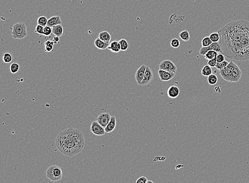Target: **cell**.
<instances>
[{
  "label": "cell",
  "mask_w": 249,
  "mask_h": 183,
  "mask_svg": "<svg viewBox=\"0 0 249 183\" xmlns=\"http://www.w3.org/2000/svg\"><path fill=\"white\" fill-rule=\"evenodd\" d=\"M153 71L151 68L149 67L148 66H147L143 81L140 85L141 86L147 85L153 80Z\"/></svg>",
  "instance_id": "obj_10"
},
{
  "label": "cell",
  "mask_w": 249,
  "mask_h": 183,
  "mask_svg": "<svg viewBox=\"0 0 249 183\" xmlns=\"http://www.w3.org/2000/svg\"><path fill=\"white\" fill-rule=\"evenodd\" d=\"M53 41L54 42V44H59L60 37H57V36H56V37H54L53 39Z\"/></svg>",
  "instance_id": "obj_38"
},
{
  "label": "cell",
  "mask_w": 249,
  "mask_h": 183,
  "mask_svg": "<svg viewBox=\"0 0 249 183\" xmlns=\"http://www.w3.org/2000/svg\"><path fill=\"white\" fill-rule=\"evenodd\" d=\"M111 116L109 114L107 113H102L98 115L96 121L105 128L111 120Z\"/></svg>",
  "instance_id": "obj_9"
},
{
  "label": "cell",
  "mask_w": 249,
  "mask_h": 183,
  "mask_svg": "<svg viewBox=\"0 0 249 183\" xmlns=\"http://www.w3.org/2000/svg\"><path fill=\"white\" fill-rule=\"evenodd\" d=\"M95 46L97 49L100 50H105L108 48L109 44L104 42L99 38H97L94 41Z\"/></svg>",
  "instance_id": "obj_18"
},
{
  "label": "cell",
  "mask_w": 249,
  "mask_h": 183,
  "mask_svg": "<svg viewBox=\"0 0 249 183\" xmlns=\"http://www.w3.org/2000/svg\"><path fill=\"white\" fill-rule=\"evenodd\" d=\"M209 50H214L218 53H222L221 47L219 42H213L212 44L208 47H201L199 50V53L201 55L204 56Z\"/></svg>",
  "instance_id": "obj_8"
},
{
  "label": "cell",
  "mask_w": 249,
  "mask_h": 183,
  "mask_svg": "<svg viewBox=\"0 0 249 183\" xmlns=\"http://www.w3.org/2000/svg\"><path fill=\"white\" fill-rule=\"evenodd\" d=\"M147 178L146 177L141 176L138 179H137L136 183H147Z\"/></svg>",
  "instance_id": "obj_37"
},
{
  "label": "cell",
  "mask_w": 249,
  "mask_h": 183,
  "mask_svg": "<svg viewBox=\"0 0 249 183\" xmlns=\"http://www.w3.org/2000/svg\"><path fill=\"white\" fill-rule=\"evenodd\" d=\"M44 27H42V26H41V25L37 24V26H36V27L35 32H36V33H38V34H40V35H42V33H43V30H44Z\"/></svg>",
  "instance_id": "obj_34"
},
{
  "label": "cell",
  "mask_w": 249,
  "mask_h": 183,
  "mask_svg": "<svg viewBox=\"0 0 249 183\" xmlns=\"http://www.w3.org/2000/svg\"><path fill=\"white\" fill-rule=\"evenodd\" d=\"M10 71L12 74H16L18 72L20 69V66L16 62H13L10 65Z\"/></svg>",
  "instance_id": "obj_29"
},
{
  "label": "cell",
  "mask_w": 249,
  "mask_h": 183,
  "mask_svg": "<svg viewBox=\"0 0 249 183\" xmlns=\"http://www.w3.org/2000/svg\"><path fill=\"white\" fill-rule=\"evenodd\" d=\"M2 58H3V62L4 63H6V64L10 63V62H12V61L13 60L12 56L11 55V53H4L3 56Z\"/></svg>",
  "instance_id": "obj_28"
},
{
  "label": "cell",
  "mask_w": 249,
  "mask_h": 183,
  "mask_svg": "<svg viewBox=\"0 0 249 183\" xmlns=\"http://www.w3.org/2000/svg\"><path fill=\"white\" fill-rule=\"evenodd\" d=\"M209 38L212 42H218L220 40V36L218 32H213L209 36Z\"/></svg>",
  "instance_id": "obj_30"
},
{
  "label": "cell",
  "mask_w": 249,
  "mask_h": 183,
  "mask_svg": "<svg viewBox=\"0 0 249 183\" xmlns=\"http://www.w3.org/2000/svg\"><path fill=\"white\" fill-rule=\"evenodd\" d=\"M91 130L92 134L96 136H103L106 134L105 128L96 121L92 122L91 125Z\"/></svg>",
  "instance_id": "obj_7"
},
{
  "label": "cell",
  "mask_w": 249,
  "mask_h": 183,
  "mask_svg": "<svg viewBox=\"0 0 249 183\" xmlns=\"http://www.w3.org/2000/svg\"><path fill=\"white\" fill-rule=\"evenodd\" d=\"M12 35L15 39H22L27 36V29L26 24L24 22L16 23L12 28Z\"/></svg>",
  "instance_id": "obj_4"
},
{
  "label": "cell",
  "mask_w": 249,
  "mask_h": 183,
  "mask_svg": "<svg viewBox=\"0 0 249 183\" xmlns=\"http://www.w3.org/2000/svg\"><path fill=\"white\" fill-rule=\"evenodd\" d=\"M98 38L101 40L103 41L104 42L109 44L111 39V36L108 31H102L99 34Z\"/></svg>",
  "instance_id": "obj_19"
},
{
  "label": "cell",
  "mask_w": 249,
  "mask_h": 183,
  "mask_svg": "<svg viewBox=\"0 0 249 183\" xmlns=\"http://www.w3.org/2000/svg\"><path fill=\"white\" fill-rule=\"evenodd\" d=\"M159 70H166L171 73L176 74L177 71V67L172 61L164 60L162 61L159 65Z\"/></svg>",
  "instance_id": "obj_6"
},
{
  "label": "cell",
  "mask_w": 249,
  "mask_h": 183,
  "mask_svg": "<svg viewBox=\"0 0 249 183\" xmlns=\"http://www.w3.org/2000/svg\"><path fill=\"white\" fill-rule=\"evenodd\" d=\"M229 64V62L226 61H224L223 62H217L215 67L218 70H222V69L225 68Z\"/></svg>",
  "instance_id": "obj_31"
},
{
  "label": "cell",
  "mask_w": 249,
  "mask_h": 183,
  "mask_svg": "<svg viewBox=\"0 0 249 183\" xmlns=\"http://www.w3.org/2000/svg\"><path fill=\"white\" fill-rule=\"evenodd\" d=\"M54 45L55 44L53 40H46L45 42V51L49 53L53 51Z\"/></svg>",
  "instance_id": "obj_21"
},
{
  "label": "cell",
  "mask_w": 249,
  "mask_h": 183,
  "mask_svg": "<svg viewBox=\"0 0 249 183\" xmlns=\"http://www.w3.org/2000/svg\"><path fill=\"white\" fill-rule=\"evenodd\" d=\"M218 54V53L216 51H214V50H209L203 56L206 59H207L209 61V60L216 58Z\"/></svg>",
  "instance_id": "obj_22"
},
{
  "label": "cell",
  "mask_w": 249,
  "mask_h": 183,
  "mask_svg": "<svg viewBox=\"0 0 249 183\" xmlns=\"http://www.w3.org/2000/svg\"><path fill=\"white\" fill-rule=\"evenodd\" d=\"M179 37L184 41H188L190 39V34L188 30H184L179 33Z\"/></svg>",
  "instance_id": "obj_23"
},
{
  "label": "cell",
  "mask_w": 249,
  "mask_h": 183,
  "mask_svg": "<svg viewBox=\"0 0 249 183\" xmlns=\"http://www.w3.org/2000/svg\"><path fill=\"white\" fill-rule=\"evenodd\" d=\"M201 74L203 75V76H209V75H211L212 74V68L211 66H209L208 65H205L203 66V68H202L201 71Z\"/></svg>",
  "instance_id": "obj_20"
},
{
  "label": "cell",
  "mask_w": 249,
  "mask_h": 183,
  "mask_svg": "<svg viewBox=\"0 0 249 183\" xmlns=\"http://www.w3.org/2000/svg\"><path fill=\"white\" fill-rule=\"evenodd\" d=\"M121 46V51H126L129 48V43L127 41L124 39H122L118 41Z\"/></svg>",
  "instance_id": "obj_25"
},
{
  "label": "cell",
  "mask_w": 249,
  "mask_h": 183,
  "mask_svg": "<svg viewBox=\"0 0 249 183\" xmlns=\"http://www.w3.org/2000/svg\"><path fill=\"white\" fill-rule=\"evenodd\" d=\"M217 63V62L216 61V58L213 59L209 60L208 62V65L211 66V67H216Z\"/></svg>",
  "instance_id": "obj_36"
},
{
  "label": "cell",
  "mask_w": 249,
  "mask_h": 183,
  "mask_svg": "<svg viewBox=\"0 0 249 183\" xmlns=\"http://www.w3.org/2000/svg\"><path fill=\"white\" fill-rule=\"evenodd\" d=\"M116 126V118L115 117H111V120L105 128L106 133L109 134L113 131Z\"/></svg>",
  "instance_id": "obj_15"
},
{
  "label": "cell",
  "mask_w": 249,
  "mask_h": 183,
  "mask_svg": "<svg viewBox=\"0 0 249 183\" xmlns=\"http://www.w3.org/2000/svg\"><path fill=\"white\" fill-rule=\"evenodd\" d=\"M146 67H147V66L145 65H142L141 66H140V67L137 70V71L136 72L135 78H136V80L137 84L138 85H140L141 83L143 81Z\"/></svg>",
  "instance_id": "obj_11"
},
{
  "label": "cell",
  "mask_w": 249,
  "mask_h": 183,
  "mask_svg": "<svg viewBox=\"0 0 249 183\" xmlns=\"http://www.w3.org/2000/svg\"><path fill=\"white\" fill-rule=\"evenodd\" d=\"M56 146L65 156L72 157L83 150L85 139L82 132L75 128H69L60 133L56 140Z\"/></svg>",
  "instance_id": "obj_2"
},
{
  "label": "cell",
  "mask_w": 249,
  "mask_h": 183,
  "mask_svg": "<svg viewBox=\"0 0 249 183\" xmlns=\"http://www.w3.org/2000/svg\"><path fill=\"white\" fill-rule=\"evenodd\" d=\"M221 53L237 61L249 59V22L235 20L229 22L217 32Z\"/></svg>",
  "instance_id": "obj_1"
},
{
  "label": "cell",
  "mask_w": 249,
  "mask_h": 183,
  "mask_svg": "<svg viewBox=\"0 0 249 183\" xmlns=\"http://www.w3.org/2000/svg\"><path fill=\"white\" fill-rule=\"evenodd\" d=\"M216 61L217 62H223L225 60V56L222 53H218L216 57Z\"/></svg>",
  "instance_id": "obj_35"
},
{
  "label": "cell",
  "mask_w": 249,
  "mask_h": 183,
  "mask_svg": "<svg viewBox=\"0 0 249 183\" xmlns=\"http://www.w3.org/2000/svg\"><path fill=\"white\" fill-rule=\"evenodd\" d=\"M147 183H154L152 181H150V180H148Z\"/></svg>",
  "instance_id": "obj_39"
},
{
  "label": "cell",
  "mask_w": 249,
  "mask_h": 183,
  "mask_svg": "<svg viewBox=\"0 0 249 183\" xmlns=\"http://www.w3.org/2000/svg\"><path fill=\"white\" fill-rule=\"evenodd\" d=\"M180 93V88L175 85H171L167 90V95L171 99H175L179 96Z\"/></svg>",
  "instance_id": "obj_13"
},
{
  "label": "cell",
  "mask_w": 249,
  "mask_h": 183,
  "mask_svg": "<svg viewBox=\"0 0 249 183\" xmlns=\"http://www.w3.org/2000/svg\"><path fill=\"white\" fill-rule=\"evenodd\" d=\"M221 77L225 81L230 83L238 82L242 76V71L238 65L229 62L225 68L219 70Z\"/></svg>",
  "instance_id": "obj_3"
},
{
  "label": "cell",
  "mask_w": 249,
  "mask_h": 183,
  "mask_svg": "<svg viewBox=\"0 0 249 183\" xmlns=\"http://www.w3.org/2000/svg\"><path fill=\"white\" fill-rule=\"evenodd\" d=\"M108 49L110 51H112L113 53H118L119 51L121 50L120 44L118 41H113L111 43H109V45L108 47Z\"/></svg>",
  "instance_id": "obj_16"
},
{
  "label": "cell",
  "mask_w": 249,
  "mask_h": 183,
  "mask_svg": "<svg viewBox=\"0 0 249 183\" xmlns=\"http://www.w3.org/2000/svg\"><path fill=\"white\" fill-rule=\"evenodd\" d=\"M52 33V28L50 27H48V26H47L45 27L44 28V30H43L42 35H44L45 36H49L51 35Z\"/></svg>",
  "instance_id": "obj_33"
},
{
  "label": "cell",
  "mask_w": 249,
  "mask_h": 183,
  "mask_svg": "<svg viewBox=\"0 0 249 183\" xmlns=\"http://www.w3.org/2000/svg\"><path fill=\"white\" fill-rule=\"evenodd\" d=\"M61 23H62V21H61V18L59 16L54 15L48 19L47 26L52 28L57 25L61 24Z\"/></svg>",
  "instance_id": "obj_14"
},
{
  "label": "cell",
  "mask_w": 249,
  "mask_h": 183,
  "mask_svg": "<svg viewBox=\"0 0 249 183\" xmlns=\"http://www.w3.org/2000/svg\"><path fill=\"white\" fill-rule=\"evenodd\" d=\"M170 45L172 47L174 48H177L180 45V41L177 39H173L171 41Z\"/></svg>",
  "instance_id": "obj_32"
},
{
  "label": "cell",
  "mask_w": 249,
  "mask_h": 183,
  "mask_svg": "<svg viewBox=\"0 0 249 183\" xmlns=\"http://www.w3.org/2000/svg\"><path fill=\"white\" fill-rule=\"evenodd\" d=\"M62 176V170L60 167L57 165L51 166L46 171V177L52 181H59L61 180Z\"/></svg>",
  "instance_id": "obj_5"
},
{
  "label": "cell",
  "mask_w": 249,
  "mask_h": 183,
  "mask_svg": "<svg viewBox=\"0 0 249 183\" xmlns=\"http://www.w3.org/2000/svg\"><path fill=\"white\" fill-rule=\"evenodd\" d=\"M212 41L211 40L209 37H206L201 41V45L202 47H207L212 44Z\"/></svg>",
  "instance_id": "obj_27"
},
{
  "label": "cell",
  "mask_w": 249,
  "mask_h": 183,
  "mask_svg": "<svg viewBox=\"0 0 249 183\" xmlns=\"http://www.w3.org/2000/svg\"><path fill=\"white\" fill-rule=\"evenodd\" d=\"M207 80H208L209 84L214 85L216 84V83L218 82V79L216 75L212 74L211 75H209V76H208Z\"/></svg>",
  "instance_id": "obj_24"
},
{
  "label": "cell",
  "mask_w": 249,
  "mask_h": 183,
  "mask_svg": "<svg viewBox=\"0 0 249 183\" xmlns=\"http://www.w3.org/2000/svg\"><path fill=\"white\" fill-rule=\"evenodd\" d=\"M158 74L159 79L163 82H167L171 80L175 77V74L171 73L168 71L164 70H159L158 71Z\"/></svg>",
  "instance_id": "obj_12"
},
{
  "label": "cell",
  "mask_w": 249,
  "mask_h": 183,
  "mask_svg": "<svg viewBox=\"0 0 249 183\" xmlns=\"http://www.w3.org/2000/svg\"><path fill=\"white\" fill-rule=\"evenodd\" d=\"M48 22V19H47L46 17L44 16H42V17H39L38 19H37V24L41 25L42 27H46L47 26Z\"/></svg>",
  "instance_id": "obj_26"
},
{
  "label": "cell",
  "mask_w": 249,
  "mask_h": 183,
  "mask_svg": "<svg viewBox=\"0 0 249 183\" xmlns=\"http://www.w3.org/2000/svg\"><path fill=\"white\" fill-rule=\"evenodd\" d=\"M64 33V28L62 25L59 24L52 28V33L57 37H61Z\"/></svg>",
  "instance_id": "obj_17"
}]
</instances>
